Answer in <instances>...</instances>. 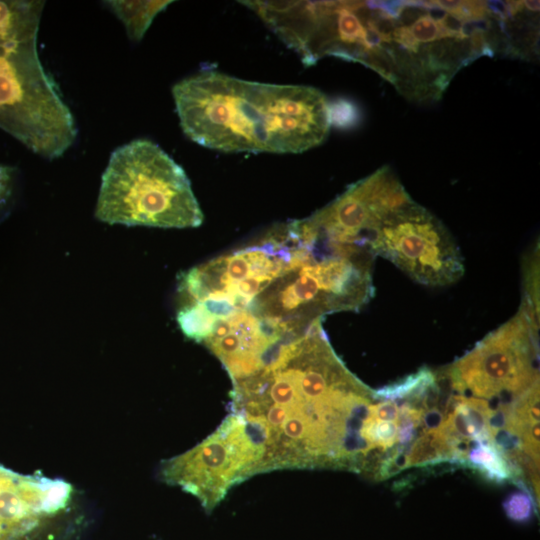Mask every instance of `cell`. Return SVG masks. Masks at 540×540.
Listing matches in <instances>:
<instances>
[{
    "instance_id": "cell-19",
    "label": "cell",
    "mask_w": 540,
    "mask_h": 540,
    "mask_svg": "<svg viewBox=\"0 0 540 540\" xmlns=\"http://www.w3.org/2000/svg\"><path fill=\"white\" fill-rule=\"evenodd\" d=\"M425 15H427V9L424 8L422 2H403L395 20L400 27L408 28Z\"/></svg>"
},
{
    "instance_id": "cell-3",
    "label": "cell",
    "mask_w": 540,
    "mask_h": 540,
    "mask_svg": "<svg viewBox=\"0 0 540 540\" xmlns=\"http://www.w3.org/2000/svg\"><path fill=\"white\" fill-rule=\"evenodd\" d=\"M374 258L369 252L339 254L298 246L291 264L248 310L289 337L325 315L359 311L374 296Z\"/></svg>"
},
{
    "instance_id": "cell-21",
    "label": "cell",
    "mask_w": 540,
    "mask_h": 540,
    "mask_svg": "<svg viewBox=\"0 0 540 540\" xmlns=\"http://www.w3.org/2000/svg\"><path fill=\"white\" fill-rule=\"evenodd\" d=\"M392 41L401 45L410 52L416 54L420 44L414 39L409 28L407 27H398L393 35Z\"/></svg>"
},
{
    "instance_id": "cell-10",
    "label": "cell",
    "mask_w": 540,
    "mask_h": 540,
    "mask_svg": "<svg viewBox=\"0 0 540 540\" xmlns=\"http://www.w3.org/2000/svg\"><path fill=\"white\" fill-rule=\"evenodd\" d=\"M261 460L243 419L231 413L196 447L166 461L161 475L168 484L196 496L209 512L233 485L260 473Z\"/></svg>"
},
{
    "instance_id": "cell-23",
    "label": "cell",
    "mask_w": 540,
    "mask_h": 540,
    "mask_svg": "<svg viewBox=\"0 0 540 540\" xmlns=\"http://www.w3.org/2000/svg\"><path fill=\"white\" fill-rule=\"evenodd\" d=\"M524 8L528 11L536 13L539 11V1H523Z\"/></svg>"
},
{
    "instance_id": "cell-2",
    "label": "cell",
    "mask_w": 540,
    "mask_h": 540,
    "mask_svg": "<svg viewBox=\"0 0 540 540\" xmlns=\"http://www.w3.org/2000/svg\"><path fill=\"white\" fill-rule=\"evenodd\" d=\"M183 132L223 152L301 153L320 145L330 102L305 85L271 84L204 70L173 86Z\"/></svg>"
},
{
    "instance_id": "cell-24",
    "label": "cell",
    "mask_w": 540,
    "mask_h": 540,
    "mask_svg": "<svg viewBox=\"0 0 540 540\" xmlns=\"http://www.w3.org/2000/svg\"><path fill=\"white\" fill-rule=\"evenodd\" d=\"M2 194H3V187H2V182L0 180V198L2 197Z\"/></svg>"
},
{
    "instance_id": "cell-4",
    "label": "cell",
    "mask_w": 540,
    "mask_h": 540,
    "mask_svg": "<svg viewBox=\"0 0 540 540\" xmlns=\"http://www.w3.org/2000/svg\"><path fill=\"white\" fill-rule=\"evenodd\" d=\"M108 224L194 228L203 214L181 166L150 140L117 148L102 175L95 210Z\"/></svg>"
},
{
    "instance_id": "cell-9",
    "label": "cell",
    "mask_w": 540,
    "mask_h": 540,
    "mask_svg": "<svg viewBox=\"0 0 540 540\" xmlns=\"http://www.w3.org/2000/svg\"><path fill=\"white\" fill-rule=\"evenodd\" d=\"M369 250L422 285H451L464 274L463 257L450 232L413 200L385 217L369 243Z\"/></svg>"
},
{
    "instance_id": "cell-6",
    "label": "cell",
    "mask_w": 540,
    "mask_h": 540,
    "mask_svg": "<svg viewBox=\"0 0 540 540\" xmlns=\"http://www.w3.org/2000/svg\"><path fill=\"white\" fill-rule=\"evenodd\" d=\"M297 250L286 224H280L255 245L183 272L177 286V321L189 331L201 332L213 318L248 309L287 269Z\"/></svg>"
},
{
    "instance_id": "cell-7",
    "label": "cell",
    "mask_w": 540,
    "mask_h": 540,
    "mask_svg": "<svg viewBox=\"0 0 540 540\" xmlns=\"http://www.w3.org/2000/svg\"><path fill=\"white\" fill-rule=\"evenodd\" d=\"M537 322L521 306L517 313L445 369L454 394L480 397L490 414L510 412L539 385Z\"/></svg>"
},
{
    "instance_id": "cell-1",
    "label": "cell",
    "mask_w": 540,
    "mask_h": 540,
    "mask_svg": "<svg viewBox=\"0 0 540 540\" xmlns=\"http://www.w3.org/2000/svg\"><path fill=\"white\" fill-rule=\"evenodd\" d=\"M231 413L262 453L260 472L347 468L363 446L373 390L355 377L314 323L253 374L232 381Z\"/></svg>"
},
{
    "instance_id": "cell-20",
    "label": "cell",
    "mask_w": 540,
    "mask_h": 540,
    "mask_svg": "<svg viewBox=\"0 0 540 540\" xmlns=\"http://www.w3.org/2000/svg\"><path fill=\"white\" fill-rule=\"evenodd\" d=\"M375 32H377L383 42L392 41V35L394 31L400 27L394 18L387 16L384 12L374 18L368 25Z\"/></svg>"
},
{
    "instance_id": "cell-15",
    "label": "cell",
    "mask_w": 540,
    "mask_h": 540,
    "mask_svg": "<svg viewBox=\"0 0 540 540\" xmlns=\"http://www.w3.org/2000/svg\"><path fill=\"white\" fill-rule=\"evenodd\" d=\"M504 510L513 520L527 521L534 510V500L526 488L510 494L504 501Z\"/></svg>"
},
{
    "instance_id": "cell-18",
    "label": "cell",
    "mask_w": 540,
    "mask_h": 540,
    "mask_svg": "<svg viewBox=\"0 0 540 540\" xmlns=\"http://www.w3.org/2000/svg\"><path fill=\"white\" fill-rule=\"evenodd\" d=\"M331 124L351 127L359 121L358 109L349 101L338 100L330 103Z\"/></svg>"
},
{
    "instance_id": "cell-14",
    "label": "cell",
    "mask_w": 540,
    "mask_h": 540,
    "mask_svg": "<svg viewBox=\"0 0 540 540\" xmlns=\"http://www.w3.org/2000/svg\"><path fill=\"white\" fill-rule=\"evenodd\" d=\"M523 297L520 306L539 322V246L523 261Z\"/></svg>"
},
{
    "instance_id": "cell-17",
    "label": "cell",
    "mask_w": 540,
    "mask_h": 540,
    "mask_svg": "<svg viewBox=\"0 0 540 540\" xmlns=\"http://www.w3.org/2000/svg\"><path fill=\"white\" fill-rule=\"evenodd\" d=\"M409 30L418 43L447 38L440 22H435L427 15L417 20Z\"/></svg>"
},
{
    "instance_id": "cell-12",
    "label": "cell",
    "mask_w": 540,
    "mask_h": 540,
    "mask_svg": "<svg viewBox=\"0 0 540 540\" xmlns=\"http://www.w3.org/2000/svg\"><path fill=\"white\" fill-rule=\"evenodd\" d=\"M465 464L478 470L489 480L504 482L518 475L505 455L492 441L471 442L466 454Z\"/></svg>"
},
{
    "instance_id": "cell-8",
    "label": "cell",
    "mask_w": 540,
    "mask_h": 540,
    "mask_svg": "<svg viewBox=\"0 0 540 540\" xmlns=\"http://www.w3.org/2000/svg\"><path fill=\"white\" fill-rule=\"evenodd\" d=\"M411 200L394 173L382 167L311 216L287 225L302 246L370 252L369 243L381 222Z\"/></svg>"
},
{
    "instance_id": "cell-5",
    "label": "cell",
    "mask_w": 540,
    "mask_h": 540,
    "mask_svg": "<svg viewBox=\"0 0 540 540\" xmlns=\"http://www.w3.org/2000/svg\"><path fill=\"white\" fill-rule=\"evenodd\" d=\"M39 21L0 40V124L47 159L60 157L77 129L36 50Z\"/></svg>"
},
{
    "instance_id": "cell-13",
    "label": "cell",
    "mask_w": 540,
    "mask_h": 540,
    "mask_svg": "<svg viewBox=\"0 0 540 540\" xmlns=\"http://www.w3.org/2000/svg\"><path fill=\"white\" fill-rule=\"evenodd\" d=\"M117 17L123 22L129 37L140 40L154 17L171 1H108Z\"/></svg>"
},
{
    "instance_id": "cell-22",
    "label": "cell",
    "mask_w": 540,
    "mask_h": 540,
    "mask_svg": "<svg viewBox=\"0 0 540 540\" xmlns=\"http://www.w3.org/2000/svg\"><path fill=\"white\" fill-rule=\"evenodd\" d=\"M447 38L462 39L461 29L463 21L453 14L447 15L440 21Z\"/></svg>"
},
{
    "instance_id": "cell-11",
    "label": "cell",
    "mask_w": 540,
    "mask_h": 540,
    "mask_svg": "<svg viewBox=\"0 0 540 540\" xmlns=\"http://www.w3.org/2000/svg\"><path fill=\"white\" fill-rule=\"evenodd\" d=\"M288 337L248 309L213 318L199 343L221 361L232 381L258 371Z\"/></svg>"
},
{
    "instance_id": "cell-16",
    "label": "cell",
    "mask_w": 540,
    "mask_h": 540,
    "mask_svg": "<svg viewBox=\"0 0 540 540\" xmlns=\"http://www.w3.org/2000/svg\"><path fill=\"white\" fill-rule=\"evenodd\" d=\"M363 65L373 69L393 85L396 84L398 80L396 68L389 55L380 46L368 51Z\"/></svg>"
}]
</instances>
